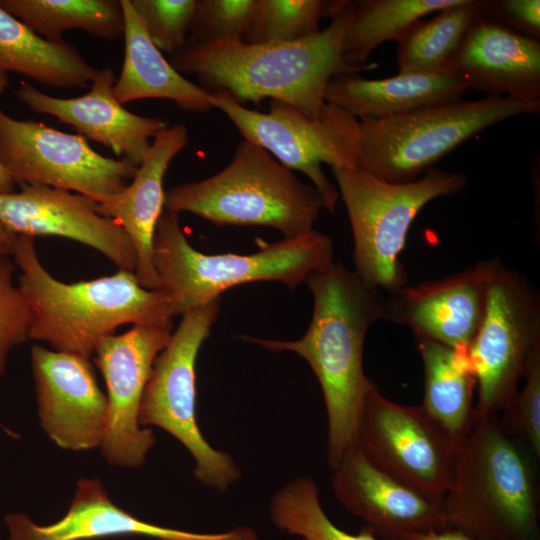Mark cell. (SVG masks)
<instances>
[{
	"label": "cell",
	"instance_id": "6da1fadb",
	"mask_svg": "<svg viewBox=\"0 0 540 540\" xmlns=\"http://www.w3.org/2000/svg\"><path fill=\"white\" fill-rule=\"evenodd\" d=\"M355 8L354 1H331L328 26L292 42L187 39L170 55L169 62L179 73L195 75L208 93L224 91L241 105H259L270 98L316 119L326 108L324 94L329 81L338 74L360 72L348 66L342 56Z\"/></svg>",
	"mask_w": 540,
	"mask_h": 540
},
{
	"label": "cell",
	"instance_id": "7a4b0ae2",
	"mask_svg": "<svg viewBox=\"0 0 540 540\" xmlns=\"http://www.w3.org/2000/svg\"><path fill=\"white\" fill-rule=\"evenodd\" d=\"M314 298L309 327L300 339H241L272 352L304 358L322 389L327 413V462L333 469L355 445L364 399L375 385L364 372L363 349L369 328L383 320V297L340 262L311 273Z\"/></svg>",
	"mask_w": 540,
	"mask_h": 540
},
{
	"label": "cell",
	"instance_id": "3957f363",
	"mask_svg": "<svg viewBox=\"0 0 540 540\" xmlns=\"http://www.w3.org/2000/svg\"><path fill=\"white\" fill-rule=\"evenodd\" d=\"M538 464L499 414L475 416L456 445L445 529L474 540H540Z\"/></svg>",
	"mask_w": 540,
	"mask_h": 540
},
{
	"label": "cell",
	"instance_id": "277c9868",
	"mask_svg": "<svg viewBox=\"0 0 540 540\" xmlns=\"http://www.w3.org/2000/svg\"><path fill=\"white\" fill-rule=\"evenodd\" d=\"M20 269L17 286L32 312L30 339L90 359L100 341L124 325L172 329L173 315L161 290L140 286L134 272L64 283L41 264L34 238L19 235L12 246Z\"/></svg>",
	"mask_w": 540,
	"mask_h": 540
},
{
	"label": "cell",
	"instance_id": "5b68a950",
	"mask_svg": "<svg viewBox=\"0 0 540 540\" xmlns=\"http://www.w3.org/2000/svg\"><path fill=\"white\" fill-rule=\"evenodd\" d=\"M332 263V240L316 230L284 238L249 255H209L188 242L179 214L164 210L153 238V265L159 290L168 298L173 317L183 316L220 299L225 290L250 282L276 281L295 289L311 273Z\"/></svg>",
	"mask_w": 540,
	"mask_h": 540
},
{
	"label": "cell",
	"instance_id": "8992f818",
	"mask_svg": "<svg viewBox=\"0 0 540 540\" xmlns=\"http://www.w3.org/2000/svg\"><path fill=\"white\" fill-rule=\"evenodd\" d=\"M324 208L318 190L257 144L244 139L231 162L203 180L165 192L164 210L189 212L217 225H260L296 238L314 230Z\"/></svg>",
	"mask_w": 540,
	"mask_h": 540
},
{
	"label": "cell",
	"instance_id": "52a82bcc",
	"mask_svg": "<svg viewBox=\"0 0 540 540\" xmlns=\"http://www.w3.org/2000/svg\"><path fill=\"white\" fill-rule=\"evenodd\" d=\"M540 102L509 97L454 100L359 121L355 165L380 180L407 183L484 129L511 117L539 114Z\"/></svg>",
	"mask_w": 540,
	"mask_h": 540
},
{
	"label": "cell",
	"instance_id": "ba28073f",
	"mask_svg": "<svg viewBox=\"0 0 540 540\" xmlns=\"http://www.w3.org/2000/svg\"><path fill=\"white\" fill-rule=\"evenodd\" d=\"M331 171L351 225L354 271L372 289H400L407 274L399 256L413 220L430 201L463 190L465 175L432 167L412 182L389 183L357 168Z\"/></svg>",
	"mask_w": 540,
	"mask_h": 540
},
{
	"label": "cell",
	"instance_id": "9c48e42d",
	"mask_svg": "<svg viewBox=\"0 0 540 540\" xmlns=\"http://www.w3.org/2000/svg\"><path fill=\"white\" fill-rule=\"evenodd\" d=\"M219 304L216 299L182 316L154 362L138 420L140 426H157L175 437L194 459L195 479L209 489L225 492L241 478V469L228 453L207 442L196 417V360Z\"/></svg>",
	"mask_w": 540,
	"mask_h": 540
},
{
	"label": "cell",
	"instance_id": "30bf717a",
	"mask_svg": "<svg viewBox=\"0 0 540 540\" xmlns=\"http://www.w3.org/2000/svg\"><path fill=\"white\" fill-rule=\"evenodd\" d=\"M209 94L212 108L221 110L244 139L265 149L289 170L304 173L322 196L324 208L335 211L339 192L321 165L356 168L357 118L329 103L314 119L281 101L271 100L270 111L263 113L244 107L224 91Z\"/></svg>",
	"mask_w": 540,
	"mask_h": 540
},
{
	"label": "cell",
	"instance_id": "8fae6325",
	"mask_svg": "<svg viewBox=\"0 0 540 540\" xmlns=\"http://www.w3.org/2000/svg\"><path fill=\"white\" fill-rule=\"evenodd\" d=\"M540 350V299L519 272L504 265L492 280L481 324L466 350L477 385L474 417L503 412Z\"/></svg>",
	"mask_w": 540,
	"mask_h": 540
},
{
	"label": "cell",
	"instance_id": "7c38bea8",
	"mask_svg": "<svg viewBox=\"0 0 540 540\" xmlns=\"http://www.w3.org/2000/svg\"><path fill=\"white\" fill-rule=\"evenodd\" d=\"M0 165L18 185L73 191L97 203L122 191L138 168L127 159L97 153L81 135L18 120L1 109Z\"/></svg>",
	"mask_w": 540,
	"mask_h": 540
},
{
	"label": "cell",
	"instance_id": "4fadbf2b",
	"mask_svg": "<svg viewBox=\"0 0 540 540\" xmlns=\"http://www.w3.org/2000/svg\"><path fill=\"white\" fill-rule=\"evenodd\" d=\"M355 446L395 479L426 496L443 499L456 445L420 406L389 400L375 384L363 402Z\"/></svg>",
	"mask_w": 540,
	"mask_h": 540
},
{
	"label": "cell",
	"instance_id": "5bb4252c",
	"mask_svg": "<svg viewBox=\"0 0 540 540\" xmlns=\"http://www.w3.org/2000/svg\"><path fill=\"white\" fill-rule=\"evenodd\" d=\"M172 329L133 325L120 335L103 338L95 363L107 387V420L100 449L108 463L135 468L145 463L155 444L151 429L141 428L139 410L154 362L167 346Z\"/></svg>",
	"mask_w": 540,
	"mask_h": 540
},
{
	"label": "cell",
	"instance_id": "9a60e30c",
	"mask_svg": "<svg viewBox=\"0 0 540 540\" xmlns=\"http://www.w3.org/2000/svg\"><path fill=\"white\" fill-rule=\"evenodd\" d=\"M502 266L490 259L440 280L404 285L383 298V320L409 327L416 338L466 352L483 319L490 284Z\"/></svg>",
	"mask_w": 540,
	"mask_h": 540
},
{
	"label": "cell",
	"instance_id": "2e32d148",
	"mask_svg": "<svg viewBox=\"0 0 540 540\" xmlns=\"http://www.w3.org/2000/svg\"><path fill=\"white\" fill-rule=\"evenodd\" d=\"M31 363L39 419L49 438L67 450L100 447L108 403L90 360L36 344Z\"/></svg>",
	"mask_w": 540,
	"mask_h": 540
},
{
	"label": "cell",
	"instance_id": "e0dca14e",
	"mask_svg": "<svg viewBox=\"0 0 540 540\" xmlns=\"http://www.w3.org/2000/svg\"><path fill=\"white\" fill-rule=\"evenodd\" d=\"M19 186V192L0 194V220L13 232L68 238L102 253L119 270L135 272L133 242L119 224L97 212V202L49 186Z\"/></svg>",
	"mask_w": 540,
	"mask_h": 540
},
{
	"label": "cell",
	"instance_id": "ac0fdd59",
	"mask_svg": "<svg viewBox=\"0 0 540 540\" xmlns=\"http://www.w3.org/2000/svg\"><path fill=\"white\" fill-rule=\"evenodd\" d=\"M341 505L382 540L445 529L442 500L424 495L372 464L354 445L332 469Z\"/></svg>",
	"mask_w": 540,
	"mask_h": 540
},
{
	"label": "cell",
	"instance_id": "d6986e66",
	"mask_svg": "<svg viewBox=\"0 0 540 540\" xmlns=\"http://www.w3.org/2000/svg\"><path fill=\"white\" fill-rule=\"evenodd\" d=\"M116 77L110 67L98 69L90 90L79 97L47 95L29 83L14 90L30 110L48 114L71 126L86 139L110 148L117 156L139 166L151 144L150 139L170 124L159 117L132 113L114 95Z\"/></svg>",
	"mask_w": 540,
	"mask_h": 540
},
{
	"label": "cell",
	"instance_id": "ffe728a7",
	"mask_svg": "<svg viewBox=\"0 0 540 540\" xmlns=\"http://www.w3.org/2000/svg\"><path fill=\"white\" fill-rule=\"evenodd\" d=\"M443 70L490 97L540 102V42L483 13Z\"/></svg>",
	"mask_w": 540,
	"mask_h": 540
},
{
	"label": "cell",
	"instance_id": "44dd1931",
	"mask_svg": "<svg viewBox=\"0 0 540 540\" xmlns=\"http://www.w3.org/2000/svg\"><path fill=\"white\" fill-rule=\"evenodd\" d=\"M8 540H87L113 536H146L159 540H258L255 530L238 526L217 533H197L154 525L115 505L97 479L79 480L66 515L48 526L33 523L25 514L4 519Z\"/></svg>",
	"mask_w": 540,
	"mask_h": 540
},
{
	"label": "cell",
	"instance_id": "7402d4cb",
	"mask_svg": "<svg viewBox=\"0 0 540 540\" xmlns=\"http://www.w3.org/2000/svg\"><path fill=\"white\" fill-rule=\"evenodd\" d=\"M188 143V130L183 124L169 125L160 131L131 183L109 200L96 205L101 216L114 220L130 237L137 256L134 274L140 286L148 290H159L153 265V238L164 211V175L170 162Z\"/></svg>",
	"mask_w": 540,
	"mask_h": 540
},
{
	"label": "cell",
	"instance_id": "603a6c76",
	"mask_svg": "<svg viewBox=\"0 0 540 540\" xmlns=\"http://www.w3.org/2000/svg\"><path fill=\"white\" fill-rule=\"evenodd\" d=\"M467 85L446 70L398 73L370 80L358 73L335 75L324 99L358 120L380 119L442 102L463 99Z\"/></svg>",
	"mask_w": 540,
	"mask_h": 540
},
{
	"label": "cell",
	"instance_id": "cb8c5ba5",
	"mask_svg": "<svg viewBox=\"0 0 540 540\" xmlns=\"http://www.w3.org/2000/svg\"><path fill=\"white\" fill-rule=\"evenodd\" d=\"M124 20V59L114 84V95L122 105L143 99H165L180 109L207 112L210 94L179 73L150 39L144 23L131 4L120 0Z\"/></svg>",
	"mask_w": 540,
	"mask_h": 540
},
{
	"label": "cell",
	"instance_id": "d4e9b609",
	"mask_svg": "<svg viewBox=\"0 0 540 540\" xmlns=\"http://www.w3.org/2000/svg\"><path fill=\"white\" fill-rule=\"evenodd\" d=\"M98 69L67 42L48 41L0 7V73L55 88H86Z\"/></svg>",
	"mask_w": 540,
	"mask_h": 540
},
{
	"label": "cell",
	"instance_id": "484cf974",
	"mask_svg": "<svg viewBox=\"0 0 540 540\" xmlns=\"http://www.w3.org/2000/svg\"><path fill=\"white\" fill-rule=\"evenodd\" d=\"M416 340L424 371L420 407L457 445L474 421L476 380L466 352L424 338Z\"/></svg>",
	"mask_w": 540,
	"mask_h": 540
},
{
	"label": "cell",
	"instance_id": "4316f807",
	"mask_svg": "<svg viewBox=\"0 0 540 540\" xmlns=\"http://www.w3.org/2000/svg\"><path fill=\"white\" fill-rule=\"evenodd\" d=\"M0 7L51 42H63L71 29L107 40L123 36L120 0H0Z\"/></svg>",
	"mask_w": 540,
	"mask_h": 540
},
{
	"label": "cell",
	"instance_id": "83f0119b",
	"mask_svg": "<svg viewBox=\"0 0 540 540\" xmlns=\"http://www.w3.org/2000/svg\"><path fill=\"white\" fill-rule=\"evenodd\" d=\"M460 0H361L343 41L345 63L359 71L377 67L369 64L372 52L386 41L401 37L425 15L455 5Z\"/></svg>",
	"mask_w": 540,
	"mask_h": 540
},
{
	"label": "cell",
	"instance_id": "f1b7e54d",
	"mask_svg": "<svg viewBox=\"0 0 540 540\" xmlns=\"http://www.w3.org/2000/svg\"><path fill=\"white\" fill-rule=\"evenodd\" d=\"M484 0H460L430 20L416 22L398 41V73L443 70L473 22L483 13Z\"/></svg>",
	"mask_w": 540,
	"mask_h": 540
},
{
	"label": "cell",
	"instance_id": "f546056e",
	"mask_svg": "<svg viewBox=\"0 0 540 540\" xmlns=\"http://www.w3.org/2000/svg\"><path fill=\"white\" fill-rule=\"evenodd\" d=\"M268 514L280 531L301 540H382L368 529L357 534L337 527L324 511L319 488L308 476L289 480L270 498Z\"/></svg>",
	"mask_w": 540,
	"mask_h": 540
},
{
	"label": "cell",
	"instance_id": "4dcf8cb0",
	"mask_svg": "<svg viewBox=\"0 0 540 540\" xmlns=\"http://www.w3.org/2000/svg\"><path fill=\"white\" fill-rule=\"evenodd\" d=\"M330 3L321 0H256L242 40L248 44H273L314 35L320 31V20L328 16Z\"/></svg>",
	"mask_w": 540,
	"mask_h": 540
},
{
	"label": "cell",
	"instance_id": "1f68e13d",
	"mask_svg": "<svg viewBox=\"0 0 540 540\" xmlns=\"http://www.w3.org/2000/svg\"><path fill=\"white\" fill-rule=\"evenodd\" d=\"M196 0H131L145 29L161 51L174 54L186 43Z\"/></svg>",
	"mask_w": 540,
	"mask_h": 540
},
{
	"label": "cell",
	"instance_id": "d6a6232c",
	"mask_svg": "<svg viewBox=\"0 0 540 540\" xmlns=\"http://www.w3.org/2000/svg\"><path fill=\"white\" fill-rule=\"evenodd\" d=\"M255 5L256 0H196L188 39L242 40Z\"/></svg>",
	"mask_w": 540,
	"mask_h": 540
},
{
	"label": "cell",
	"instance_id": "836d02e7",
	"mask_svg": "<svg viewBox=\"0 0 540 540\" xmlns=\"http://www.w3.org/2000/svg\"><path fill=\"white\" fill-rule=\"evenodd\" d=\"M16 269L9 255H0V377L10 352L30 339L32 312L14 283Z\"/></svg>",
	"mask_w": 540,
	"mask_h": 540
},
{
	"label": "cell",
	"instance_id": "e575fe53",
	"mask_svg": "<svg viewBox=\"0 0 540 540\" xmlns=\"http://www.w3.org/2000/svg\"><path fill=\"white\" fill-rule=\"evenodd\" d=\"M524 386L501 413L507 431L540 462V350L527 366Z\"/></svg>",
	"mask_w": 540,
	"mask_h": 540
},
{
	"label": "cell",
	"instance_id": "d590c367",
	"mask_svg": "<svg viewBox=\"0 0 540 540\" xmlns=\"http://www.w3.org/2000/svg\"><path fill=\"white\" fill-rule=\"evenodd\" d=\"M483 15L522 35L540 39L539 0H484Z\"/></svg>",
	"mask_w": 540,
	"mask_h": 540
},
{
	"label": "cell",
	"instance_id": "8d00e7d4",
	"mask_svg": "<svg viewBox=\"0 0 540 540\" xmlns=\"http://www.w3.org/2000/svg\"><path fill=\"white\" fill-rule=\"evenodd\" d=\"M408 540H474L458 531L451 529L434 530L426 533L416 534Z\"/></svg>",
	"mask_w": 540,
	"mask_h": 540
},
{
	"label": "cell",
	"instance_id": "74e56055",
	"mask_svg": "<svg viewBox=\"0 0 540 540\" xmlns=\"http://www.w3.org/2000/svg\"><path fill=\"white\" fill-rule=\"evenodd\" d=\"M8 86V75L6 73H0V94ZM16 183L7 171L0 165V194L14 193Z\"/></svg>",
	"mask_w": 540,
	"mask_h": 540
},
{
	"label": "cell",
	"instance_id": "f35d334b",
	"mask_svg": "<svg viewBox=\"0 0 540 540\" xmlns=\"http://www.w3.org/2000/svg\"><path fill=\"white\" fill-rule=\"evenodd\" d=\"M18 236L0 220V245L12 248Z\"/></svg>",
	"mask_w": 540,
	"mask_h": 540
},
{
	"label": "cell",
	"instance_id": "ab89813d",
	"mask_svg": "<svg viewBox=\"0 0 540 540\" xmlns=\"http://www.w3.org/2000/svg\"><path fill=\"white\" fill-rule=\"evenodd\" d=\"M12 248L4 245H0V255H11Z\"/></svg>",
	"mask_w": 540,
	"mask_h": 540
}]
</instances>
